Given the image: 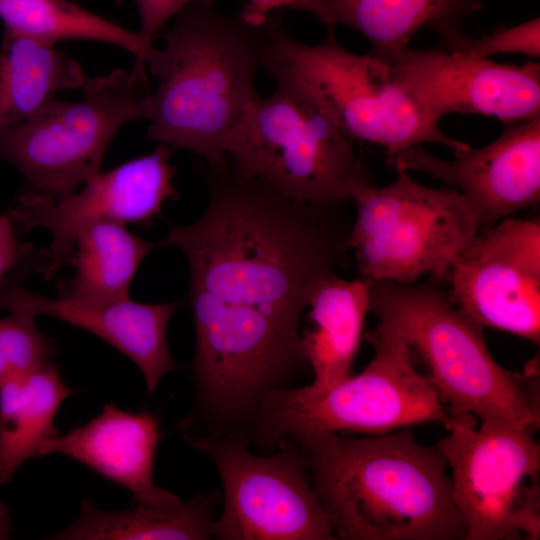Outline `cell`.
<instances>
[{
	"label": "cell",
	"instance_id": "25",
	"mask_svg": "<svg viewBox=\"0 0 540 540\" xmlns=\"http://www.w3.org/2000/svg\"><path fill=\"white\" fill-rule=\"evenodd\" d=\"M35 319L21 311L0 318V387L54 357L55 340L38 329Z\"/></svg>",
	"mask_w": 540,
	"mask_h": 540
},
{
	"label": "cell",
	"instance_id": "27",
	"mask_svg": "<svg viewBox=\"0 0 540 540\" xmlns=\"http://www.w3.org/2000/svg\"><path fill=\"white\" fill-rule=\"evenodd\" d=\"M18 231L7 212L0 214V286L24 266L39 260L36 251L17 238Z\"/></svg>",
	"mask_w": 540,
	"mask_h": 540
},
{
	"label": "cell",
	"instance_id": "19",
	"mask_svg": "<svg viewBox=\"0 0 540 540\" xmlns=\"http://www.w3.org/2000/svg\"><path fill=\"white\" fill-rule=\"evenodd\" d=\"M315 16L328 27L349 26L371 43L369 53L383 55L408 46L429 27L439 36L462 27L463 19L483 9L480 0H296L291 7Z\"/></svg>",
	"mask_w": 540,
	"mask_h": 540
},
{
	"label": "cell",
	"instance_id": "24",
	"mask_svg": "<svg viewBox=\"0 0 540 540\" xmlns=\"http://www.w3.org/2000/svg\"><path fill=\"white\" fill-rule=\"evenodd\" d=\"M4 29L55 45L90 40L116 45L135 57L133 72L146 77L145 56L153 43L70 0H0Z\"/></svg>",
	"mask_w": 540,
	"mask_h": 540
},
{
	"label": "cell",
	"instance_id": "22",
	"mask_svg": "<svg viewBox=\"0 0 540 540\" xmlns=\"http://www.w3.org/2000/svg\"><path fill=\"white\" fill-rule=\"evenodd\" d=\"M161 243L133 234L124 224L104 222L81 232L71 260L74 274L59 286V296L87 301L129 297L145 257Z\"/></svg>",
	"mask_w": 540,
	"mask_h": 540
},
{
	"label": "cell",
	"instance_id": "18",
	"mask_svg": "<svg viewBox=\"0 0 540 540\" xmlns=\"http://www.w3.org/2000/svg\"><path fill=\"white\" fill-rule=\"evenodd\" d=\"M371 284L363 277L347 281L334 274L315 289L308 303L313 329L301 333L313 380L299 386L301 392L319 394L351 375L370 312Z\"/></svg>",
	"mask_w": 540,
	"mask_h": 540
},
{
	"label": "cell",
	"instance_id": "2",
	"mask_svg": "<svg viewBox=\"0 0 540 540\" xmlns=\"http://www.w3.org/2000/svg\"><path fill=\"white\" fill-rule=\"evenodd\" d=\"M290 440L307 456L311 485L337 539L465 540L448 464L411 428Z\"/></svg>",
	"mask_w": 540,
	"mask_h": 540
},
{
	"label": "cell",
	"instance_id": "15",
	"mask_svg": "<svg viewBox=\"0 0 540 540\" xmlns=\"http://www.w3.org/2000/svg\"><path fill=\"white\" fill-rule=\"evenodd\" d=\"M395 170L419 171L460 192L475 209L480 232L540 201V116L506 126L488 145L438 158L420 145L386 157Z\"/></svg>",
	"mask_w": 540,
	"mask_h": 540
},
{
	"label": "cell",
	"instance_id": "16",
	"mask_svg": "<svg viewBox=\"0 0 540 540\" xmlns=\"http://www.w3.org/2000/svg\"><path fill=\"white\" fill-rule=\"evenodd\" d=\"M26 276L17 272L0 286V310L49 316L97 336L135 363L149 393L166 373L180 367L167 339L180 300L142 303L129 297L111 301L47 297L26 289L22 284Z\"/></svg>",
	"mask_w": 540,
	"mask_h": 540
},
{
	"label": "cell",
	"instance_id": "3",
	"mask_svg": "<svg viewBox=\"0 0 540 540\" xmlns=\"http://www.w3.org/2000/svg\"><path fill=\"white\" fill-rule=\"evenodd\" d=\"M174 17L164 46L152 45L145 56L158 86L143 98L142 118L152 140L193 151L210 170H225L229 139L258 96L265 22L253 26L204 3Z\"/></svg>",
	"mask_w": 540,
	"mask_h": 540
},
{
	"label": "cell",
	"instance_id": "17",
	"mask_svg": "<svg viewBox=\"0 0 540 540\" xmlns=\"http://www.w3.org/2000/svg\"><path fill=\"white\" fill-rule=\"evenodd\" d=\"M161 438L157 415L147 410L128 412L106 403L84 425L48 441L42 454H62L121 485L131 493L132 506L170 513L184 501L154 484V459Z\"/></svg>",
	"mask_w": 540,
	"mask_h": 540
},
{
	"label": "cell",
	"instance_id": "11",
	"mask_svg": "<svg viewBox=\"0 0 540 540\" xmlns=\"http://www.w3.org/2000/svg\"><path fill=\"white\" fill-rule=\"evenodd\" d=\"M209 456L223 487V508L212 536L220 540H335L308 479V459L290 439L256 455L231 437L186 439Z\"/></svg>",
	"mask_w": 540,
	"mask_h": 540
},
{
	"label": "cell",
	"instance_id": "8",
	"mask_svg": "<svg viewBox=\"0 0 540 540\" xmlns=\"http://www.w3.org/2000/svg\"><path fill=\"white\" fill-rule=\"evenodd\" d=\"M396 173L389 185L373 184L352 199L356 217L346 244L360 277L412 284L428 274L445 281L456 256L480 232L479 217L457 190Z\"/></svg>",
	"mask_w": 540,
	"mask_h": 540
},
{
	"label": "cell",
	"instance_id": "7",
	"mask_svg": "<svg viewBox=\"0 0 540 540\" xmlns=\"http://www.w3.org/2000/svg\"><path fill=\"white\" fill-rule=\"evenodd\" d=\"M232 133L226 155L238 175L258 178L303 203L336 206L373 185L353 140L302 85L276 78Z\"/></svg>",
	"mask_w": 540,
	"mask_h": 540
},
{
	"label": "cell",
	"instance_id": "21",
	"mask_svg": "<svg viewBox=\"0 0 540 540\" xmlns=\"http://www.w3.org/2000/svg\"><path fill=\"white\" fill-rule=\"evenodd\" d=\"M87 81L79 62L54 45L4 29L0 47V130L30 118L60 90Z\"/></svg>",
	"mask_w": 540,
	"mask_h": 540
},
{
	"label": "cell",
	"instance_id": "30",
	"mask_svg": "<svg viewBox=\"0 0 540 540\" xmlns=\"http://www.w3.org/2000/svg\"><path fill=\"white\" fill-rule=\"evenodd\" d=\"M11 530L12 524L9 511L0 501V539H7Z\"/></svg>",
	"mask_w": 540,
	"mask_h": 540
},
{
	"label": "cell",
	"instance_id": "20",
	"mask_svg": "<svg viewBox=\"0 0 540 540\" xmlns=\"http://www.w3.org/2000/svg\"><path fill=\"white\" fill-rule=\"evenodd\" d=\"M72 393L51 360L0 387V484L10 482L25 461L43 456L45 444L58 435L56 415Z\"/></svg>",
	"mask_w": 540,
	"mask_h": 540
},
{
	"label": "cell",
	"instance_id": "10",
	"mask_svg": "<svg viewBox=\"0 0 540 540\" xmlns=\"http://www.w3.org/2000/svg\"><path fill=\"white\" fill-rule=\"evenodd\" d=\"M454 417L436 446L451 470L465 540L540 538L538 427L482 426Z\"/></svg>",
	"mask_w": 540,
	"mask_h": 540
},
{
	"label": "cell",
	"instance_id": "9",
	"mask_svg": "<svg viewBox=\"0 0 540 540\" xmlns=\"http://www.w3.org/2000/svg\"><path fill=\"white\" fill-rule=\"evenodd\" d=\"M147 81L115 69L87 79L76 102H47L25 121L0 130V159L15 166L31 190L59 200L101 171L120 128L142 118Z\"/></svg>",
	"mask_w": 540,
	"mask_h": 540
},
{
	"label": "cell",
	"instance_id": "29",
	"mask_svg": "<svg viewBox=\"0 0 540 540\" xmlns=\"http://www.w3.org/2000/svg\"><path fill=\"white\" fill-rule=\"evenodd\" d=\"M296 0H248L238 16L253 26L262 25L270 16L281 7H292Z\"/></svg>",
	"mask_w": 540,
	"mask_h": 540
},
{
	"label": "cell",
	"instance_id": "23",
	"mask_svg": "<svg viewBox=\"0 0 540 540\" xmlns=\"http://www.w3.org/2000/svg\"><path fill=\"white\" fill-rule=\"evenodd\" d=\"M218 490L199 493L176 511L157 513L131 506L121 511L100 509L83 501L77 519L66 529L48 537L59 540H205L212 536Z\"/></svg>",
	"mask_w": 540,
	"mask_h": 540
},
{
	"label": "cell",
	"instance_id": "28",
	"mask_svg": "<svg viewBox=\"0 0 540 540\" xmlns=\"http://www.w3.org/2000/svg\"><path fill=\"white\" fill-rule=\"evenodd\" d=\"M137 7L139 33L153 43L167 22L180 10L193 3L214 4L215 0H133Z\"/></svg>",
	"mask_w": 540,
	"mask_h": 540
},
{
	"label": "cell",
	"instance_id": "12",
	"mask_svg": "<svg viewBox=\"0 0 540 540\" xmlns=\"http://www.w3.org/2000/svg\"><path fill=\"white\" fill-rule=\"evenodd\" d=\"M174 149L159 144L150 154L100 171L77 191L59 200L25 191L6 211L18 233L44 228L51 236L40 272L46 280L71 264L78 235L104 222L147 224L167 199L178 197L173 186Z\"/></svg>",
	"mask_w": 540,
	"mask_h": 540
},
{
	"label": "cell",
	"instance_id": "13",
	"mask_svg": "<svg viewBox=\"0 0 540 540\" xmlns=\"http://www.w3.org/2000/svg\"><path fill=\"white\" fill-rule=\"evenodd\" d=\"M445 282L450 302L480 328L539 345L540 221L508 217L456 256Z\"/></svg>",
	"mask_w": 540,
	"mask_h": 540
},
{
	"label": "cell",
	"instance_id": "14",
	"mask_svg": "<svg viewBox=\"0 0 540 540\" xmlns=\"http://www.w3.org/2000/svg\"><path fill=\"white\" fill-rule=\"evenodd\" d=\"M374 55V54H373ZM437 119L453 113L497 118L508 126L540 116V65L501 64L446 48L408 46L376 55Z\"/></svg>",
	"mask_w": 540,
	"mask_h": 540
},
{
	"label": "cell",
	"instance_id": "6",
	"mask_svg": "<svg viewBox=\"0 0 540 540\" xmlns=\"http://www.w3.org/2000/svg\"><path fill=\"white\" fill-rule=\"evenodd\" d=\"M261 68L305 87L348 137L380 145L386 157L421 143L444 145L455 156L471 148L440 129V120L413 98L385 60L346 50L332 30L323 43L308 45L271 13L264 23Z\"/></svg>",
	"mask_w": 540,
	"mask_h": 540
},
{
	"label": "cell",
	"instance_id": "5",
	"mask_svg": "<svg viewBox=\"0 0 540 540\" xmlns=\"http://www.w3.org/2000/svg\"><path fill=\"white\" fill-rule=\"evenodd\" d=\"M367 336L374 355L358 375L308 395L298 387L269 393L261 402L249 444L265 454L283 438L312 433L378 435L436 422L453 421L447 406L415 364L396 323L376 316Z\"/></svg>",
	"mask_w": 540,
	"mask_h": 540
},
{
	"label": "cell",
	"instance_id": "1",
	"mask_svg": "<svg viewBox=\"0 0 540 540\" xmlns=\"http://www.w3.org/2000/svg\"><path fill=\"white\" fill-rule=\"evenodd\" d=\"M201 217L162 244L190 272L195 405L180 426L248 440L262 400L294 387L309 366L301 319L318 285L349 265L344 204L292 200L230 166L207 172Z\"/></svg>",
	"mask_w": 540,
	"mask_h": 540
},
{
	"label": "cell",
	"instance_id": "4",
	"mask_svg": "<svg viewBox=\"0 0 540 540\" xmlns=\"http://www.w3.org/2000/svg\"><path fill=\"white\" fill-rule=\"evenodd\" d=\"M441 282L372 281L370 312L396 323L453 418L472 415L482 426L539 428L538 360L522 373L498 364L483 329L450 302Z\"/></svg>",
	"mask_w": 540,
	"mask_h": 540
},
{
	"label": "cell",
	"instance_id": "26",
	"mask_svg": "<svg viewBox=\"0 0 540 540\" xmlns=\"http://www.w3.org/2000/svg\"><path fill=\"white\" fill-rule=\"evenodd\" d=\"M444 48L490 58L496 54L540 56V19L525 21L513 27L497 28L492 34L473 39L463 29L441 39Z\"/></svg>",
	"mask_w": 540,
	"mask_h": 540
}]
</instances>
